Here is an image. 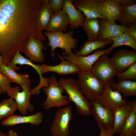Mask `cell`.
Instances as JSON below:
<instances>
[{"instance_id": "1", "label": "cell", "mask_w": 136, "mask_h": 136, "mask_svg": "<svg viewBox=\"0 0 136 136\" xmlns=\"http://www.w3.org/2000/svg\"><path fill=\"white\" fill-rule=\"evenodd\" d=\"M44 0H0V52L8 65L30 38L46 40L37 28V13Z\"/></svg>"}, {"instance_id": "2", "label": "cell", "mask_w": 136, "mask_h": 136, "mask_svg": "<svg viewBox=\"0 0 136 136\" xmlns=\"http://www.w3.org/2000/svg\"><path fill=\"white\" fill-rule=\"evenodd\" d=\"M58 82L67 94L69 100L75 104L80 115L87 116L91 114L90 102L80 90L76 80L71 78H61Z\"/></svg>"}, {"instance_id": "3", "label": "cell", "mask_w": 136, "mask_h": 136, "mask_svg": "<svg viewBox=\"0 0 136 136\" xmlns=\"http://www.w3.org/2000/svg\"><path fill=\"white\" fill-rule=\"evenodd\" d=\"M77 80L80 90L90 101L100 95L105 88V85L91 72L81 71Z\"/></svg>"}, {"instance_id": "4", "label": "cell", "mask_w": 136, "mask_h": 136, "mask_svg": "<svg viewBox=\"0 0 136 136\" xmlns=\"http://www.w3.org/2000/svg\"><path fill=\"white\" fill-rule=\"evenodd\" d=\"M49 85L46 88L43 87V90L47 95L45 101L41 106L44 109L48 110L54 107L59 108L70 104L67 95H63L64 89L59 83L55 76L52 75L49 78Z\"/></svg>"}, {"instance_id": "5", "label": "cell", "mask_w": 136, "mask_h": 136, "mask_svg": "<svg viewBox=\"0 0 136 136\" xmlns=\"http://www.w3.org/2000/svg\"><path fill=\"white\" fill-rule=\"evenodd\" d=\"M43 33L49 40V42L47 46L51 47V55L53 58L55 56L54 50L57 48H61L63 51L64 50L65 54L68 55L72 53V49L75 51L77 47L78 39L73 38V32L72 30L69 29L66 33L61 32L46 31Z\"/></svg>"}, {"instance_id": "6", "label": "cell", "mask_w": 136, "mask_h": 136, "mask_svg": "<svg viewBox=\"0 0 136 136\" xmlns=\"http://www.w3.org/2000/svg\"><path fill=\"white\" fill-rule=\"evenodd\" d=\"M73 117L70 106L60 108L56 110L50 129L52 136H69V125Z\"/></svg>"}, {"instance_id": "7", "label": "cell", "mask_w": 136, "mask_h": 136, "mask_svg": "<svg viewBox=\"0 0 136 136\" xmlns=\"http://www.w3.org/2000/svg\"><path fill=\"white\" fill-rule=\"evenodd\" d=\"M31 84H25L21 86L22 92L19 91L20 87L15 86L6 92L10 98L14 99L17 104L18 110L24 116L26 115L28 111L32 112L34 109V106L30 102L31 94Z\"/></svg>"}, {"instance_id": "8", "label": "cell", "mask_w": 136, "mask_h": 136, "mask_svg": "<svg viewBox=\"0 0 136 136\" xmlns=\"http://www.w3.org/2000/svg\"><path fill=\"white\" fill-rule=\"evenodd\" d=\"M110 53H106L100 56L92 65L91 72L105 85L119 72L112 65L109 57Z\"/></svg>"}, {"instance_id": "9", "label": "cell", "mask_w": 136, "mask_h": 136, "mask_svg": "<svg viewBox=\"0 0 136 136\" xmlns=\"http://www.w3.org/2000/svg\"><path fill=\"white\" fill-rule=\"evenodd\" d=\"M91 114L100 129H113L114 112L107 109L96 99L90 101Z\"/></svg>"}, {"instance_id": "10", "label": "cell", "mask_w": 136, "mask_h": 136, "mask_svg": "<svg viewBox=\"0 0 136 136\" xmlns=\"http://www.w3.org/2000/svg\"><path fill=\"white\" fill-rule=\"evenodd\" d=\"M114 49L110 46L105 50H97L93 54L85 56L76 55L73 52L66 55L63 51L62 54L65 59L76 65L81 71L91 72L93 65L100 56L106 53H111Z\"/></svg>"}, {"instance_id": "11", "label": "cell", "mask_w": 136, "mask_h": 136, "mask_svg": "<svg viewBox=\"0 0 136 136\" xmlns=\"http://www.w3.org/2000/svg\"><path fill=\"white\" fill-rule=\"evenodd\" d=\"M113 78L105 85L102 93L96 99L104 106L114 112L118 108L124 105L126 102L119 92L113 90L111 84Z\"/></svg>"}, {"instance_id": "12", "label": "cell", "mask_w": 136, "mask_h": 136, "mask_svg": "<svg viewBox=\"0 0 136 136\" xmlns=\"http://www.w3.org/2000/svg\"><path fill=\"white\" fill-rule=\"evenodd\" d=\"M27 64L33 67L37 71L39 75L40 81L39 84L35 88L32 89L31 91L32 95H36L39 94L40 89L43 87L46 88L49 85V78L46 77L44 78L42 76L43 74L42 66L40 65H36L32 62L23 56L18 51L12 60L8 65L9 66L15 71L20 70V67L16 66V64Z\"/></svg>"}, {"instance_id": "13", "label": "cell", "mask_w": 136, "mask_h": 136, "mask_svg": "<svg viewBox=\"0 0 136 136\" xmlns=\"http://www.w3.org/2000/svg\"><path fill=\"white\" fill-rule=\"evenodd\" d=\"M110 58L115 69L119 72H123L136 63V50L120 48Z\"/></svg>"}, {"instance_id": "14", "label": "cell", "mask_w": 136, "mask_h": 136, "mask_svg": "<svg viewBox=\"0 0 136 136\" xmlns=\"http://www.w3.org/2000/svg\"><path fill=\"white\" fill-rule=\"evenodd\" d=\"M42 41L37 38H30L25 43L21 52L32 62H43L45 59V55L42 52L44 48Z\"/></svg>"}, {"instance_id": "15", "label": "cell", "mask_w": 136, "mask_h": 136, "mask_svg": "<svg viewBox=\"0 0 136 136\" xmlns=\"http://www.w3.org/2000/svg\"><path fill=\"white\" fill-rule=\"evenodd\" d=\"M75 7L81 11L86 17L103 19L101 9L104 0H72Z\"/></svg>"}, {"instance_id": "16", "label": "cell", "mask_w": 136, "mask_h": 136, "mask_svg": "<svg viewBox=\"0 0 136 136\" xmlns=\"http://www.w3.org/2000/svg\"><path fill=\"white\" fill-rule=\"evenodd\" d=\"M62 9L67 16L70 29L73 30L78 28L80 26L83 28L86 17L81 11L77 9L75 7L72 0H63Z\"/></svg>"}, {"instance_id": "17", "label": "cell", "mask_w": 136, "mask_h": 136, "mask_svg": "<svg viewBox=\"0 0 136 136\" xmlns=\"http://www.w3.org/2000/svg\"><path fill=\"white\" fill-rule=\"evenodd\" d=\"M100 27L99 41L111 37H117L128 31L129 28L99 18Z\"/></svg>"}, {"instance_id": "18", "label": "cell", "mask_w": 136, "mask_h": 136, "mask_svg": "<svg viewBox=\"0 0 136 136\" xmlns=\"http://www.w3.org/2000/svg\"><path fill=\"white\" fill-rule=\"evenodd\" d=\"M122 11L121 4L114 0H104L101 9L103 19L112 22L120 19Z\"/></svg>"}, {"instance_id": "19", "label": "cell", "mask_w": 136, "mask_h": 136, "mask_svg": "<svg viewBox=\"0 0 136 136\" xmlns=\"http://www.w3.org/2000/svg\"><path fill=\"white\" fill-rule=\"evenodd\" d=\"M43 114L41 112H38L32 115L20 116L13 114L2 122L3 125L12 126L19 124L29 123L38 126L43 121Z\"/></svg>"}, {"instance_id": "20", "label": "cell", "mask_w": 136, "mask_h": 136, "mask_svg": "<svg viewBox=\"0 0 136 136\" xmlns=\"http://www.w3.org/2000/svg\"><path fill=\"white\" fill-rule=\"evenodd\" d=\"M69 24L67 16L62 9L53 13L45 30L47 32H65Z\"/></svg>"}, {"instance_id": "21", "label": "cell", "mask_w": 136, "mask_h": 136, "mask_svg": "<svg viewBox=\"0 0 136 136\" xmlns=\"http://www.w3.org/2000/svg\"><path fill=\"white\" fill-rule=\"evenodd\" d=\"M61 62L59 64L51 66L43 64L42 66L43 74L48 72H54L61 75L78 74L81 70L75 65L65 61V59L58 54Z\"/></svg>"}, {"instance_id": "22", "label": "cell", "mask_w": 136, "mask_h": 136, "mask_svg": "<svg viewBox=\"0 0 136 136\" xmlns=\"http://www.w3.org/2000/svg\"><path fill=\"white\" fill-rule=\"evenodd\" d=\"M132 101L126 100V103L114 112V125L113 129L114 134L120 133L124 122L131 110Z\"/></svg>"}, {"instance_id": "23", "label": "cell", "mask_w": 136, "mask_h": 136, "mask_svg": "<svg viewBox=\"0 0 136 136\" xmlns=\"http://www.w3.org/2000/svg\"><path fill=\"white\" fill-rule=\"evenodd\" d=\"M110 86L113 90L123 94L124 99L130 96H136V81L122 80L116 83L113 79Z\"/></svg>"}, {"instance_id": "24", "label": "cell", "mask_w": 136, "mask_h": 136, "mask_svg": "<svg viewBox=\"0 0 136 136\" xmlns=\"http://www.w3.org/2000/svg\"><path fill=\"white\" fill-rule=\"evenodd\" d=\"M53 14L49 0H45L37 13L36 19L37 26L41 32L47 28Z\"/></svg>"}, {"instance_id": "25", "label": "cell", "mask_w": 136, "mask_h": 136, "mask_svg": "<svg viewBox=\"0 0 136 136\" xmlns=\"http://www.w3.org/2000/svg\"><path fill=\"white\" fill-rule=\"evenodd\" d=\"M113 43L112 40L108 39L102 41L87 40L82 44L78 50L74 51L76 55L86 56L94 51L100 48H104L106 45Z\"/></svg>"}, {"instance_id": "26", "label": "cell", "mask_w": 136, "mask_h": 136, "mask_svg": "<svg viewBox=\"0 0 136 136\" xmlns=\"http://www.w3.org/2000/svg\"><path fill=\"white\" fill-rule=\"evenodd\" d=\"M131 110L120 133V136L136 135V100L132 101Z\"/></svg>"}, {"instance_id": "27", "label": "cell", "mask_w": 136, "mask_h": 136, "mask_svg": "<svg viewBox=\"0 0 136 136\" xmlns=\"http://www.w3.org/2000/svg\"><path fill=\"white\" fill-rule=\"evenodd\" d=\"M83 28L88 37V40L99 41L100 31L99 18L86 17Z\"/></svg>"}, {"instance_id": "28", "label": "cell", "mask_w": 136, "mask_h": 136, "mask_svg": "<svg viewBox=\"0 0 136 136\" xmlns=\"http://www.w3.org/2000/svg\"><path fill=\"white\" fill-rule=\"evenodd\" d=\"M0 72L9 78L11 82L17 83L20 86L31 84L27 74L17 73L9 66L5 65L3 63L0 64Z\"/></svg>"}, {"instance_id": "29", "label": "cell", "mask_w": 136, "mask_h": 136, "mask_svg": "<svg viewBox=\"0 0 136 136\" xmlns=\"http://www.w3.org/2000/svg\"><path fill=\"white\" fill-rule=\"evenodd\" d=\"M121 5L123 11L118 20L121 25L128 27L130 25L136 23V4L129 6Z\"/></svg>"}, {"instance_id": "30", "label": "cell", "mask_w": 136, "mask_h": 136, "mask_svg": "<svg viewBox=\"0 0 136 136\" xmlns=\"http://www.w3.org/2000/svg\"><path fill=\"white\" fill-rule=\"evenodd\" d=\"M106 39L112 40L114 43L110 47L114 48L119 46L125 45L129 46L133 50H136V38L128 31H126L120 36L111 37Z\"/></svg>"}, {"instance_id": "31", "label": "cell", "mask_w": 136, "mask_h": 136, "mask_svg": "<svg viewBox=\"0 0 136 136\" xmlns=\"http://www.w3.org/2000/svg\"><path fill=\"white\" fill-rule=\"evenodd\" d=\"M17 110L16 103L12 98L2 100L0 102V120L14 114Z\"/></svg>"}, {"instance_id": "32", "label": "cell", "mask_w": 136, "mask_h": 136, "mask_svg": "<svg viewBox=\"0 0 136 136\" xmlns=\"http://www.w3.org/2000/svg\"><path fill=\"white\" fill-rule=\"evenodd\" d=\"M116 76L118 81L122 80H127L132 81L136 80V63L131 65L125 71L122 72H119Z\"/></svg>"}, {"instance_id": "33", "label": "cell", "mask_w": 136, "mask_h": 136, "mask_svg": "<svg viewBox=\"0 0 136 136\" xmlns=\"http://www.w3.org/2000/svg\"><path fill=\"white\" fill-rule=\"evenodd\" d=\"M10 79L6 75L0 72V87L3 90L4 93L6 92L11 88Z\"/></svg>"}, {"instance_id": "34", "label": "cell", "mask_w": 136, "mask_h": 136, "mask_svg": "<svg viewBox=\"0 0 136 136\" xmlns=\"http://www.w3.org/2000/svg\"><path fill=\"white\" fill-rule=\"evenodd\" d=\"M63 0H49V4L53 13L61 10Z\"/></svg>"}, {"instance_id": "35", "label": "cell", "mask_w": 136, "mask_h": 136, "mask_svg": "<svg viewBox=\"0 0 136 136\" xmlns=\"http://www.w3.org/2000/svg\"><path fill=\"white\" fill-rule=\"evenodd\" d=\"M101 133L99 136H113L114 134L113 129H100Z\"/></svg>"}, {"instance_id": "36", "label": "cell", "mask_w": 136, "mask_h": 136, "mask_svg": "<svg viewBox=\"0 0 136 136\" xmlns=\"http://www.w3.org/2000/svg\"><path fill=\"white\" fill-rule=\"evenodd\" d=\"M115 1L121 4L126 6H131L136 4V0H114Z\"/></svg>"}, {"instance_id": "37", "label": "cell", "mask_w": 136, "mask_h": 136, "mask_svg": "<svg viewBox=\"0 0 136 136\" xmlns=\"http://www.w3.org/2000/svg\"><path fill=\"white\" fill-rule=\"evenodd\" d=\"M128 27L129 30L128 31L136 38V23L130 25Z\"/></svg>"}, {"instance_id": "38", "label": "cell", "mask_w": 136, "mask_h": 136, "mask_svg": "<svg viewBox=\"0 0 136 136\" xmlns=\"http://www.w3.org/2000/svg\"><path fill=\"white\" fill-rule=\"evenodd\" d=\"M8 136H19L18 134L13 130H10L8 132Z\"/></svg>"}, {"instance_id": "39", "label": "cell", "mask_w": 136, "mask_h": 136, "mask_svg": "<svg viewBox=\"0 0 136 136\" xmlns=\"http://www.w3.org/2000/svg\"><path fill=\"white\" fill-rule=\"evenodd\" d=\"M0 136H8V135L6 134L0 130Z\"/></svg>"}, {"instance_id": "40", "label": "cell", "mask_w": 136, "mask_h": 136, "mask_svg": "<svg viewBox=\"0 0 136 136\" xmlns=\"http://www.w3.org/2000/svg\"><path fill=\"white\" fill-rule=\"evenodd\" d=\"M3 63V59L0 52V64Z\"/></svg>"}, {"instance_id": "41", "label": "cell", "mask_w": 136, "mask_h": 136, "mask_svg": "<svg viewBox=\"0 0 136 136\" xmlns=\"http://www.w3.org/2000/svg\"><path fill=\"white\" fill-rule=\"evenodd\" d=\"M3 93H4V92L2 88L0 87V95Z\"/></svg>"}, {"instance_id": "42", "label": "cell", "mask_w": 136, "mask_h": 136, "mask_svg": "<svg viewBox=\"0 0 136 136\" xmlns=\"http://www.w3.org/2000/svg\"><path fill=\"white\" fill-rule=\"evenodd\" d=\"M129 136H136V135L133 134Z\"/></svg>"}]
</instances>
